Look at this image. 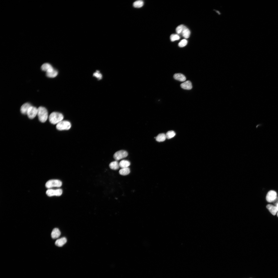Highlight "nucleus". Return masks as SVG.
Here are the masks:
<instances>
[{"label": "nucleus", "instance_id": "nucleus-1", "mask_svg": "<svg viewBox=\"0 0 278 278\" xmlns=\"http://www.w3.org/2000/svg\"><path fill=\"white\" fill-rule=\"evenodd\" d=\"M64 118V116L61 113L54 112L51 113L50 115L49 120L51 124L55 125L62 121Z\"/></svg>", "mask_w": 278, "mask_h": 278}, {"label": "nucleus", "instance_id": "nucleus-11", "mask_svg": "<svg viewBox=\"0 0 278 278\" xmlns=\"http://www.w3.org/2000/svg\"><path fill=\"white\" fill-rule=\"evenodd\" d=\"M31 105L29 103H26L23 104L20 108V111L24 115L27 114L28 111Z\"/></svg>", "mask_w": 278, "mask_h": 278}, {"label": "nucleus", "instance_id": "nucleus-24", "mask_svg": "<svg viewBox=\"0 0 278 278\" xmlns=\"http://www.w3.org/2000/svg\"><path fill=\"white\" fill-rule=\"evenodd\" d=\"M188 41L186 39H183L182 40L179 44V46L181 47H184L186 46L187 44Z\"/></svg>", "mask_w": 278, "mask_h": 278}, {"label": "nucleus", "instance_id": "nucleus-22", "mask_svg": "<svg viewBox=\"0 0 278 278\" xmlns=\"http://www.w3.org/2000/svg\"><path fill=\"white\" fill-rule=\"evenodd\" d=\"M144 5V2L142 1H138L134 2L133 6L135 8H140L142 7Z\"/></svg>", "mask_w": 278, "mask_h": 278}, {"label": "nucleus", "instance_id": "nucleus-5", "mask_svg": "<svg viewBox=\"0 0 278 278\" xmlns=\"http://www.w3.org/2000/svg\"><path fill=\"white\" fill-rule=\"evenodd\" d=\"M128 155V152L125 150H121L116 152L113 157L117 161L127 157Z\"/></svg>", "mask_w": 278, "mask_h": 278}, {"label": "nucleus", "instance_id": "nucleus-7", "mask_svg": "<svg viewBox=\"0 0 278 278\" xmlns=\"http://www.w3.org/2000/svg\"><path fill=\"white\" fill-rule=\"evenodd\" d=\"M277 198L276 192L274 190L269 191L267 193L266 197L267 201L269 202H273Z\"/></svg>", "mask_w": 278, "mask_h": 278}, {"label": "nucleus", "instance_id": "nucleus-23", "mask_svg": "<svg viewBox=\"0 0 278 278\" xmlns=\"http://www.w3.org/2000/svg\"><path fill=\"white\" fill-rule=\"evenodd\" d=\"M176 135V133L173 131H168L166 134V138L170 139L174 137Z\"/></svg>", "mask_w": 278, "mask_h": 278}, {"label": "nucleus", "instance_id": "nucleus-19", "mask_svg": "<svg viewBox=\"0 0 278 278\" xmlns=\"http://www.w3.org/2000/svg\"><path fill=\"white\" fill-rule=\"evenodd\" d=\"M166 138V134L164 133L159 134L156 137V140L158 142H162L164 141Z\"/></svg>", "mask_w": 278, "mask_h": 278}, {"label": "nucleus", "instance_id": "nucleus-28", "mask_svg": "<svg viewBox=\"0 0 278 278\" xmlns=\"http://www.w3.org/2000/svg\"><path fill=\"white\" fill-rule=\"evenodd\" d=\"M273 203L275 204H276L278 203V197H277L276 199L273 202Z\"/></svg>", "mask_w": 278, "mask_h": 278}, {"label": "nucleus", "instance_id": "nucleus-10", "mask_svg": "<svg viewBox=\"0 0 278 278\" xmlns=\"http://www.w3.org/2000/svg\"><path fill=\"white\" fill-rule=\"evenodd\" d=\"M181 86L183 89L187 90H191L192 88L191 82L189 80L181 84Z\"/></svg>", "mask_w": 278, "mask_h": 278}, {"label": "nucleus", "instance_id": "nucleus-25", "mask_svg": "<svg viewBox=\"0 0 278 278\" xmlns=\"http://www.w3.org/2000/svg\"><path fill=\"white\" fill-rule=\"evenodd\" d=\"M170 39L172 42L179 40L180 38V36L176 34H172L170 36Z\"/></svg>", "mask_w": 278, "mask_h": 278}, {"label": "nucleus", "instance_id": "nucleus-2", "mask_svg": "<svg viewBox=\"0 0 278 278\" xmlns=\"http://www.w3.org/2000/svg\"><path fill=\"white\" fill-rule=\"evenodd\" d=\"M39 121L42 123H44L48 118V112L45 107L40 106L38 108L37 114Z\"/></svg>", "mask_w": 278, "mask_h": 278}, {"label": "nucleus", "instance_id": "nucleus-9", "mask_svg": "<svg viewBox=\"0 0 278 278\" xmlns=\"http://www.w3.org/2000/svg\"><path fill=\"white\" fill-rule=\"evenodd\" d=\"M42 70L46 72V73H49L53 71L55 69L50 64L46 63L43 64L41 67Z\"/></svg>", "mask_w": 278, "mask_h": 278}, {"label": "nucleus", "instance_id": "nucleus-21", "mask_svg": "<svg viewBox=\"0 0 278 278\" xmlns=\"http://www.w3.org/2000/svg\"><path fill=\"white\" fill-rule=\"evenodd\" d=\"M58 71L55 70L49 73H46V76L49 78H54L56 77L58 75Z\"/></svg>", "mask_w": 278, "mask_h": 278}, {"label": "nucleus", "instance_id": "nucleus-18", "mask_svg": "<svg viewBox=\"0 0 278 278\" xmlns=\"http://www.w3.org/2000/svg\"><path fill=\"white\" fill-rule=\"evenodd\" d=\"M109 167L112 170H117L119 168V163L117 161H115L111 162L109 164Z\"/></svg>", "mask_w": 278, "mask_h": 278}, {"label": "nucleus", "instance_id": "nucleus-8", "mask_svg": "<svg viewBox=\"0 0 278 278\" xmlns=\"http://www.w3.org/2000/svg\"><path fill=\"white\" fill-rule=\"evenodd\" d=\"M63 192V190L61 189L56 190L49 189L46 192V194L49 197H52L54 196H61Z\"/></svg>", "mask_w": 278, "mask_h": 278}, {"label": "nucleus", "instance_id": "nucleus-27", "mask_svg": "<svg viewBox=\"0 0 278 278\" xmlns=\"http://www.w3.org/2000/svg\"><path fill=\"white\" fill-rule=\"evenodd\" d=\"M93 76L95 77L99 80H101L102 78V75L99 71H97L93 74Z\"/></svg>", "mask_w": 278, "mask_h": 278}, {"label": "nucleus", "instance_id": "nucleus-26", "mask_svg": "<svg viewBox=\"0 0 278 278\" xmlns=\"http://www.w3.org/2000/svg\"><path fill=\"white\" fill-rule=\"evenodd\" d=\"M184 26L183 25H180L178 26L176 28L177 33L179 34L181 33L183 30Z\"/></svg>", "mask_w": 278, "mask_h": 278}, {"label": "nucleus", "instance_id": "nucleus-29", "mask_svg": "<svg viewBox=\"0 0 278 278\" xmlns=\"http://www.w3.org/2000/svg\"><path fill=\"white\" fill-rule=\"evenodd\" d=\"M276 207L278 209V203L276 205Z\"/></svg>", "mask_w": 278, "mask_h": 278}, {"label": "nucleus", "instance_id": "nucleus-16", "mask_svg": "<svg viewBox=\"0 0 278 278\" xmlns=\"http://www.w3.org/2000/svg\"><path fill=\"white\" fill-rule=\"evenodd\" d=\"M182 33L183 36L187 39L189 37L191 33L190 30L185 26Z\"/></svg>", "mask_w": 278, "mask_h": 278}, {"label": "nucleus", "instance_id": "nucleus-15", "mask_svg": "<svg viewBox=\"0 0 278 278\" xmlns=\"http://www.w3.org/2000/svg\"><path fill=\"white\" fill-rule=\"evenodd\" d=\"M174 78L175 79L181 82H184L186 80V77L183 74L179 73L175 74Z\"/></svg>", "mask_w": 278, "mask_h": 278}, {"label": "nucleus", "instance_id": "nucleus-20", "mask_svg": "<svg viewBox=\"0 0 278 278\" xmlns=\"http://www.w3.org/2000/svg\"><path fill=\"white\" fill-rule=\"evenodd\" d=\"M130 169L128 168H122L119 171V174L122 176H127L130 173Z\"/></svg>", "mask_w": 278, "mask_h": 278}, {"label": "nucleus", "instance_id": "nucleus-13", "mask_svg": "<svg viewBox=\"0 0 278 278\" xmlns=\"http://www.w3.org/2000/svg\"><path fill=\"white\" fill-rule=\"evenodd\" d=\"M61 234V233L59 229L58 228H55L51 232V236L52 239H55L59 238Z\"/></svg>", "mask_w": 278, "mask_h": 278}, {"label": "nucleus", "instance_id": "nucleus-14", "mask_svg": "<svg viewBox=\"0 0 278 278\" xmlns=\"http://www.w3.org/2000/svg\"><path fill=\"white\" fill-rule=\"evenodd\" d=\"M67 242V239L65 238H63L57 240L55 242V245L59 247L63 246Z\"/></svg>", "mask_w": 278, "mask_h": 278}, {"label": "nucleus", "instance_id": "nucleus-6", "mask_svg": "<svg viewBox=\"0 0 278 278\" xmlns=\"http://www.w3.org/2000/svg\"><path fill=\"white\" fill-rule=\"evenodd\" d=\"M38 108L31 106L29 109L27 113L28 117L30 119H34L37 115Z\"/></svg>", "mask_w": 278, "mask_h": 278}, {"label": "nucleus", "instance_id": "nucleus-17", "mask_svg": "<svg viewBox=\"0 0 278 278\" xmlns=\"http://www.w3.org/2000/svg\"><path fill=\"white\" fill-rule=\"evenodd\" d=\"M130 165L129 161L126 160H123L121 161L119 163L120 167L122 168H128Z\"/></svg>", "mask_w": 278, "mask_h": 278}, {"label": "nucleus", "instance_id": "nucleus-4", "mask_svg": "<svg viewBox=\"0 0 278 278\" xmlns=\"http://www.w3.org/2000/svg\"><path fill=\"white\" fill-rule=\"evenodd\" d=\"M62 183L60 181L57 180H49L46 183V187L47 188H50L53 187H60L62 186Z\"/></svg>", "mask_w": 278, "mask_h": 278}, {"label": "nucleus", "instance_id": "nucleus-30", "mask_svg": "<svg viewBox=\"0 0 278 278\" xmlns=\"http://www.w3.org/2000/svg\"><path fill=\"white\" fill-rule=\"evenodd\" d=\"M277 217H278V212L277 213Z\"/></svg>", "mask_w": 278, "mask_h": 278}, {"label": "nucleus", "instance_id": "nucleus-3", "mask_svg": "<svg viewBox=\"0 0 278 278\" xmlns=\"http://www.w3.org/2000/svg\"><path fill=\"white\" fill-rule=\"evenodd\" d=\"M70 123L67 121H62L57 124L56 128L59 130L62 131L69 130L71 128Z\"/></svg>", "mask_w": 278, "mask_h": 278}, {"label": "nucleus", "instance_id": "nucleus-12", "mask_svg": "<svg viewBox=\"0 0 278 278\" xmlns=\"http://www.w3.org/2000/svg\"><path fill=\"white\" fill-rule=\"evenodd\" d=\"M266 207L270 213L273 215H275L278 211V209L276 207L272 205H267Z\"/></svg>", "mask_w": 278, "mask_h": 278}]
</instances>
